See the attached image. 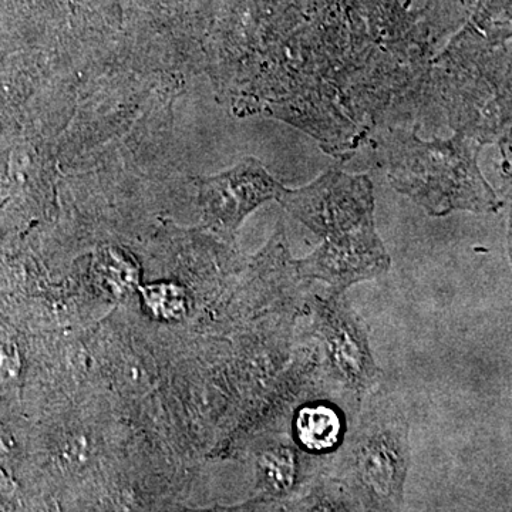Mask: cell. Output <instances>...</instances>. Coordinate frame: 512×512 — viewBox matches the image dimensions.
Segmentation results:
<instances>
[{"mask_svg": "<svg viewBox=\"0 0 512 512\" xmlns=\"http://www.w3.org/2000/svg\"><path fill=\"white\" fill-rule=\"evenodd\" d=\"M143 296L150 311L161 319H184L191 309L190 293L180 285H148L143 289Z\"/></svg>", "mask_w": 512, "mask_h": 512, "instance_id": "8", "label": "cell"}, {"mask_svg": "<svg viewBox=\"0 0 512 512\" xmlns=\"http://www.w3.org/2000/svg\"><path fill=\"white\" fill-rule=\"evenodd\" d=\"M205 225L234 239L242 222L265 202L278 200L284 185L256 158H245L231 170L198 178Z\"/></svg>", "mask_w": 512, "mask_h": 512, "instance_id": "5", "label": "cell"}, {"mask_svg": "<svg viewBox=\"0 0 512 512\" xmlns=\"http://www.w3.org/2000/svg\"><path fill=\"white\" fill-rule=\"evenodd\" d=\"M346 403H362L355 397L328 390L303 400L289 421L288 437L305 456L330 468L355 419H350Z\"/></svg>", "mask_w": 512, "mask_h": 512, "instance_id": "7", "label": "cell"}, {"mask_svg": "<svg viewBox=\"0 0 512 512\" xmlns=\"http://www.w3.org/2000/svg\"><path fill=\"white\" fill-rule=\"evenodd\" d=\"M487 141L466 130L447 140H421L416 133L400 136L389 151V181L430 217L456 211L491 214L503 207L485 180L478 156Z\"/></svg>", "mask_w": 512, "mask_h": 512, "instance_id": "3", "label": "cell"}, {"mask_svg": "<svg viewBox=\"0 0 512 512\" xmlns=\"http://www.w3.org/2000/svg\"><path fill=\"white\" fill-rule=\"evenodd\" d=\"M96 278L104 292L121 296L134 288L137 272L123 256L107 252L97 262Z\"/></svg>", "mask_w": 512, "mask_h": 512, "instance_id": "9", "label": "cell"}, {"mask_svg": "<svg viewBox=\"0 0 512 512\" xmlns=\"http://www.w3.org/2000/svg\"><path fill=\"white\" fill-rule=\"evenodd\" d=\"M410 466L409 420L396 397L379 387L360 403L328 474L359 511H402Z\"/></svg>", "mask_w": 512, "mask_h": 512, "instance_id": "2", "label": "cell"}, {"mask_svg": "<svg viewBox=\"0 0 512 512\" xmlns=\"http://www.w3.org/2000/svg\"><path fill=\"white\" fill-rule=\"evenodd\" d=\"M20 360L12 343H0V380H12L18 376Z\"/></svg>", "mask_w": 512, "mask_h": 512, "instance_id": "10", "label": "cell"}, {"mask_svg": "<svg viewBox=\"0 0 512 512\" xmlns=\"http://www.w3.org/2000/svg\"><path fill=\"white\" fill-rule=\"evenodd\" d=\"M255 470L256 504L274 511H286L316 477L328 473L326 466L305 456L288 434L271 437L256 456Z\"/></svg>", "mask_w": 512, "mask_h": 512, "instance_id": "6", "label": "cell"}, {"mask_svg": "<svg viewBox=\"0 0 512 512\" xmlns=\"http://www.w3.org/2000/svg\"><path fill=\"white\" fill-rule=\"evenodd\" d=\"M276 201L322 238L312 254L295 259L302 281L346 293L390 271L392 258L377 234L375 191L367 175L332 168L305 187H284Z\"/></svg>", "mask_w": 512, "mask_h": 512, "instance_id": "1", "label": "cell"}, {"mask_svg": "<svg viewBox=\"0 0 512 512\" xmlns=\"http://www.w3.org/2000/svg\"><path fill=\"white\" fill-rule=\"evenodd\" d=\"M309 330L318 340L326 376L333 386L362 402L379 389L383 373L376 363L369 326L346 293L309 295Z\"/></svg>", "mask_w": 512, "mask_h": 512, "instance_id": "4", "label": "cell"}]
</instances>
